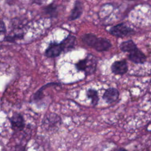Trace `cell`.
<instances>
[{"label":"cell","instance_id":"6da1fadb","mask_svg":"<svg viewBox=\"0 0 151 151\" xmlns=\"http://www.w3.org/2000/svg\"><path fill=\"white\" fill-rule=\"evenodd\" d=\"M120 48L122 51L129 53V59L134 63L143 64L146 61L145 54L137 48L132 40L122 42L120 44Z\"/></svg>","mask_w":151,"mask_h":151},{"label":"cell","instance_id":"7a4b0ae2","mask_svg":"<svg viewBox=\"0 0 151 151\" xmlns=\"http://www.w3.org/2000/svg\"><path fill=\"white\" fill-rule=\"evenodd\" d=\"M81 40L86 45L99 52L107 51L111 47V44L109 40L103 37H98L92 33L84 34L81 37Z\"/></svg>","mask_w":151,"mask_h":151},{"label":"cell","instance_id":"3957f363","mask_svg":"<svg viewBox=\"0 0 151 151\" xmlns=\"http://www.w3.org/2000/svg\"><path fill=\"white\" fill-rule=\"evenodd\" d=\"M97 59L91 54H88L84 59L79 60L75 64L78 71H83L86 76L94 74L97 69Z\"/></svg>","mask_w":151,"mask_h":151},{"label":"cell","instance_id":"277c9868","mask_svg":"<svg viewBox=\"0 0 151 151\" xmlns=\"http://www.w3.org/2000/svg\"><path fill=\"white\" fill-rule=\"evenodd\" d=\"M109 32L112 35L119 38H123L134 33V31L124 23H120L111 27Z\"/></svg>","mask_w":151,"mask_h":151},{"label":"cell","instance_id":"5b68a950","mask_svg":"<svg viewBox=\"0 0 151 151\" xmlns=\"http://www.w3.org/2000/svg\"><path fill=\"white\" fill-rule=\"evenodd\" d=\"M62 52H66L65 45L62 41L60 43L51 42L45 52V55L48 58H54L60 55Z\"/></svg>","mask_w":151,"mask_h":151},{"label":"cell","instance_id":"8992f818","mask_svg":"<svg viewBox=\"0 0 151 151\" xmlns=\"http://www.w3.org/2000/svg\"><path fill=\"white\" fill-rule=\"evenodd\" d=\"M111 72L115 75H124L128 71V66L125 60L115 61L111 65Z\"/></svg>","mask_w":151,"mask_h":151},{"label":"cell","instance_id":"52a82bcc","mask_svg":"<svg viewBox=\"0 0 151 151\" xmlns=\"http://www.w3.org/2000/svg\"><path fill=\"white\" fill-rule=\"evenodd\" d=\"M83 11V5L79 0H76L74 2L73 9L71 11L68 19L73 21L80 18Z\"/></svg>","mask_w":151,"mask_h":151},{"label":"cell","instance_id":"ba28073f","mask_svg":"<svg viewBox=\"0 0 151 151\" xmlns=\"http://www.w3.org/2000/svg\"><path fill=\"white\" fill-rule=\"evenodd\" d=\"M119 96V92L117 89L110 87L107 88L103 96V99L108 103H111L116 101Z\"/></svg>","mask_w":151,"mask_h":151},{"label":"cell","instance_id":"9c48e42d","mask_svg":"<svg viewBox=\"0 0 151 151\" xmlns=\"http://www.w3.org/2000/svg\"><path fill=\"white\" fill-rule=\"evenodd\" d=\"M11 123L12 127L14 130H19L22 129L24 126L23 119L19 114H14L11 119Z\"/></svg>","mask_w":151,"mask_h":151},{"label":"cell","instance_id":"30bf717a","mask_svg":"<svg viewBox=\"0 0 151 151\" xmlns=\"http://www.w3.org/2000/svg\"><path fill=\"white\" fill-rule=\"evenodd\" d=\"M87 96L91 100V104L94 106L96 105L99 101V96L97 91L92 88H90L87 91Z\"/></svg>","mask_w":151,"mask_h":151},{"label":"cell","instance_id":"8fae6325","mask_svg":"<svg viewBox=\"0 0 151 151\" xmlns=\"http://www.w3.org/2000/svg\"><path fill=\"white\" fill-rule=\"evenodd\" d=\"M44 10L45 13L51 17H55L57 15V7L53 4L46 6Z\"/></svg>","mask_w":151,"mask_h":151},{"label":"cell","instance_id":"7c38bea8","mask_svg":"<svg viewBox=\"0 0 151 151\" xmlns=\"http://www.w3.org/2000/svg\"><path fill=\"white\" fill-rule=\"evenodd\" d=\"M6 31V28L4 22L0 19V32H5Z\"/></svg>","mask_w":151,"mask_h":151},{"label":"cell","instance_id":"4fadbf2b","mask_svg":"<svg viewBox=\"0 0 151 151\" xmlns=\"http://www.w3.org/2000/svg\"><path fill=\"white\" fill-rule=\"evenodd\" d=\"M5 1H6V2L8 4L11 5V4H12L14 3V2H15V0H5Z\"/></svg>","mask_w":151,"mask_h":151},{"label":"cell","instance_id":"5bb4252c","mask_svg":"<svg viewBox=\"0 0 151 151\" xmlns=\"http://www.w3.org/2000/svg\"><path fill=\"white\" fill-rule=\"evenodd\" d=\"M119 151H127V150H125V149H120Z\"/></svg>","mask_w":151,"mask_h":151}]
</instances>
